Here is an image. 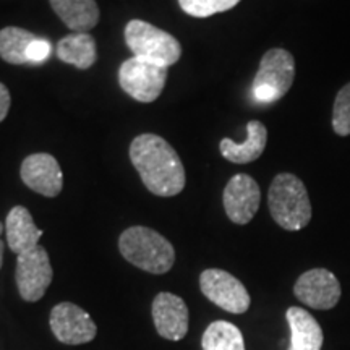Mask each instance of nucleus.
<instances>
[{
  "mask_svg": "<svg viewBox=\"0 0 350 350\" xmlns=\"http://www.w3.org/2000/svg\"><path fill=\"white\" fill-rule=\"evenodd\" d=\"M201 347L203 350H245L242 331L229 321H214L204 331Z\"/></svg>",
  "mask_w": 350,
  "mask_h": 350,
  "instance_id": "obj_20",
  "label": "nucleus"
},
{
  "mask_svg": "<svg viewBox=\"0 0 350 350\" xmlns=\"http://www.w3.org/2000/svg\"><path fill=\"white\" fill-rule=\"evenodd\" d=\"M36 38V34L16 26L0 29V59L12 65L28 64L26 51Z\"/></svg>",
  "mask_w": 350,
  "mask_h": 350,
  "instance_id": "obj_19",
  "label": "nucleus"
},
{
  "mask_svg": "<svg viewBox=\"0 0 350 350\" xmlns=\"http://www.w3.org/2000/svg\"><path fill=\"white\" fill-rule=\"evenodd\" d=\"M295 80V59L281 47L269 49L262 55L253 80V96L258 103L269 104L284 98Z\"/></svg>",
  "mask_w": 350,
  "mask_h": 350,
  "instance_id": "obj_5",
  "label": "nucleus"
},
{
  "mask_svg": "<svg viewBox=\"0 0 350 350\" xmlns=\"http://www.w3.org/2000/svg\"><path fill=\"white\" fill-rule=\"evenodd\" d=\"M125 42L133 57L148 62L170 67L177 64L182 55L180 42L164 29L143 20H131L125 26Z\"/></svg>",
  "mask_w": 350,
  "mask_h": 350,
  "instance_id": "obj_4",
  "label": "nucleus"
},
{
  "mask_svg": "<svg viewBox=\"0 0 350 350\" xmlns=\"http://www.w3.org/2000/svg\"><path fill=\"white\" fill-rule=\"evenodd\" d=\"M119 250L126 261L151 274H165L175 262L172 243L150 227L135 226L122 232Z\"/></svg>",
  "mask_w": 350,
  "mask_h": 350,
  "instance_id": "obj_3",
  "label": "nucleus"
},
{
  "mask_svg": "<svg viewBox=\"0 0 350 350\" xmlns=\"http://www.w3.org/2000/svg\"><path fill=\"white\" fill-rule=\"evenodd\" d=\"M240 0H178L180 8L195 18H208L234 8Z\"/></svg>",
  "mask_w": 350,
  "mask_h": 350,
  "instance_id": "obj_21",
  "label": "nucleus"
},
{
  "mask_svg": "<svg viewBox=\"0 0 350 350\" xmlns=\"http://www.w3.org/2000/svg\"><path fill=\"white\" fill-rule=\"evenodd\" d=\"M332 130L339 137L350 135V81L336 94L332 106Z\"/></svg>",
  "mask_w": 350,
  "mask_h": 350,
  "instance_id": "obj_22",
  "label": "nucleus"
},
{
  "mask_svg": "<svg viewBox=\"0 0 350 350\" xmlns=\"http://www.w3.org/2000/svg\"><path fill=\"white\" fill-rule=\"evenodd\" d=\"M10 93H8L7 86L3 85V83H0V122L7 117L8 111H10Z\"/></svg>",
  "mask_w": 350,
  "mask_h": 350,
  "instance_id": "obj_24",
  "label": "nucleus"
},
{
  "mask_svg": "<svg viewBox=\"0 0 350 350\" xmlns=\"http://www.w3.org/2000/svg\"><path fill=\"white\" fill-rule=\"evenodd\" d=\"M20 175L26 187L47 198H54L64 188L60 164L54 156L47 152H36L26 157L21 163Z\"/></svg>",
  "mask_w": 350,
  "mask_h": 350,
  "instance_id": "obj_12",
  "label": "nucleus"
},
{
  "mask_svg": "<svg viewBox=\"0 0 350 350\" xmlns=\"http://www.w3.org/2000/svg\"><path fill=\"white\" fill-rule=\"evenodd\" d=\"M3 232H5V224L0 222V235H2ZM3 250H5V243L0 240V268H2V262H3Z\"/></svg>",
  "mask_w": 350,
  "mask_h": 350,
  "instance_id": "obj_25",
  "label": "nucleus"
},
{
  "mask_svg": "<svg viewBox=\"0 0 350 350\" xmlns=\"http://www.w3.org/2000/svg\"><path fill=\"white\" fill-rule=\"evenodd\" d=\"M291 327V347L288 350H321L325 336L319 323L306 310L291 306L286 313Z\"/></svg>",
  "mask_w": 350,
  "mask_h": 350,
  "instance_id": "obj_16",
  "label": "nucleus"
},
{
  "mask_svg": "<svg viewBox=\"0 0 350 350\" xmlns=\"http://www.w3.org/2000/svg\"><path fill=\"white\" fill-rule=\"evenodd\" d=\"M200 288L208 300L219 308L234 314H242L250 308L248 291L235 275L222 269H206L200 275Z\"/></svg>",
  "mask_w": 350,
  "mask_h": 350,
  "instance_id": "obj_7",
  "label": "nucleus"
},
{
  "mask_svg": "<svg viewBox=\"0 0 350 350\" xmlns=\"http://www.w3.org/2000/svg\"><path fill=\"white\" fill-rule=\"evenodd\" d=\"M268 206L274 222L284 230H301L312 221L308 191L305 183L294 174L275 175L268 191Z\"/></svg>",
  "mask_w": 350,
  "mask_h": 350,
  "instance_id": "obj_2",
  "label": "nucleus"
},
{
  "mask_svg": "<svg viewBox=\"0 0 350 350\" xmlns=\"http://www.w3.org/2000/svg\"><path fill=\"white\" fill-rule=\"evenodd\" d=\"M5 235L8 248L16 255H23L38 247L39 239L42 237V230L34 224L28 209L25 206H15L7 216Z\"/></svg>",
  "mask_w": 350,
  "mask_h": 350,
  "instance_id": "obj_14",
  "label": "nucleus"
},
{
  "mask_svg": "<svg viewBox=\"0 0 350 350\" xmlns=\"http://www.w3.org/2000/svg\"><path fill=\"white\" fill-rule=\"evenodd\" d=\"M49 323L57 340L68 345L91 342L98 332L93 318L80 306L70 301H64L52 308Z\"/></svg>",
  "mask_w": 350,
  "mask_h": 350,
  "instance_id": "obj_9",
  "label": "nucleus"
},
{
  "mask_svg": "<svg viewBox=\"0 0 350 350\" xmlns=\"http://www.w3.org/2000/svg\"><path fill=\"white\" fill-rule=\"evenodd\" d=\"M294 294L301 304L314 310H331L340 300V284L331 271L314 268L297 279Z\"/></svg>",
  "mask_w": 350,
  "mask_h": 350,
  "instance_id": "obj_10",
  "label": "nucleus"
},
{
  "mask_svg": "<svg viewBox=\"0 0 350 350\" xmlns=\"http://www.w3.org/2000/svg\"><path fill=\"white\" fill-rule=\"evenodd\" d=\"M268 143V130L258 120L248 122L247 139L243 143H235L229 138H224L219 143L221 154L234 164H248L256 161L265 151Z\"/></svg>",
  "mask_w": 350,
  "mask_h": 350,
  "instance_id": "obj_15",
  "label": "nucleus"
},
{
  "mask_svg": "<svg viewBox=\"0 0 350 350\" xmlns=\"http://www.w3.org/2000/svg\"><path fill=\"white\" fill-rule=\"evenodd\" d=\"M224 209L234 224L245 226L255 217L260 209L261 190L256 180L247 174H237L224 188Z\"/></svg>",
  "mask_w": 350,
  "mask_h": 350,
  "instance_id": "obj_11",
  "label": "nucleus"
},
{
  "mask_svg": "<svg viewBox=\"0 0 350 350\" xmlns=\"http://www.w3.org/2000/svg\"><path fill=\"white\" fill-rule=\"evenodd\" d=\"M51 52V42L44 38H36L26 51V59H28V64H42L44 60L49 59Z\"/></svg>",
  "mask_w": 350,
  "mask_h": 350,
  "instance_id": "obj_23",
  "label": "nucleus"
},
{
  "mask_svg": "<svg viewBox=\"0 0 350 350\" xmlns=\"http://www.w3.org/2000/svg\"><path fill=\"white\" fill-rule=\"evenodd\" d=\"M152 319L157 334L169 340H182L188 332V308L178 295L161 292L152 301Z\"/></svg>",
  "mask_w": 350,
  "mask_h": 350,
  "instance_id": "obj_13",
  "label": "nucleus"
},
{
  "mask_svg": "<svg viewBox=\"0 0 350 350\" xmlns=\"http://www.w3.org/2000/svg\"><path fill=\"white\" fill-rule=\"evenodd\" d=\"M54 273L47 252L41 245L16 258V287L26 301L41 300L49 288Z\"/></svg>",
  "mask_w": 350,
  "mask_h": 350,
  "instance_id": "obj_8",
  "label": "nucleus"
},
{
  "mask_svg": "<svg viewBox=\"0 0 350 350\" xmlns=\"http://www.w3.org/2000/svg\"><path fill=\"white\" fill-rule=\"evenodd\" d=\"M167 81V68L131 57L120 65V88L138 103H154Z\"/></svg>",
  "mask_w": 350,
  "mask_h": 350,
  "instance_id": "obj_6",
  "label": "nucleus"
},
{
  "mask_svg": "<svg viewBox=\"0 0 350 350\" xmlns=\"http://www.w3.org/2000/svg\"><path fill=\"white\" fill-rule=\"evenodd\" d=\"M130 161L138 170L144 187L157 196H175L185 188V169L164 138L143 133L130 144Z\"/></svg>",
  "mask_w": 350,
  "mask_h": 350,
  "instance_id": "obj_1",
  "label": "nucleus"
},
{
  "mask_svg": "<svg viewBox=\"0 0 350 350\" xmlns=\"http://www.w3.org/2000/svg\"><path fill=\"white\" fill-rule=\"evenodd\" d=\"M57 55L62 62L73 65L80 70L93 67L98 60L94 38L88 33L68 34L57 44Z\"/></svg>",
  "mask_w": 350,
  "mask_h": 350,
  "instance_id": "obj_18",
  "label": "nucleus"
},
{
  "mask_svg": "<svg viewBox=\"0 0 350 350\" xmlns=\"http://www.w3.org/2000/svg\"><path fill=\"white\" fill-rule=\"evenodd\" d=\"M52 10L73 33H88L99 21L96 0H49Z\"/></svg>",
  "mask_w": 350,
  "mask_h": 350,
  "instance_id": "obj_17",
  "label": "nucleus"
}]
</instances>
